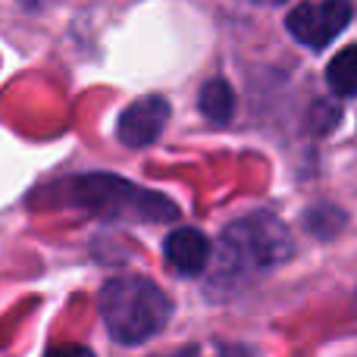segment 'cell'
<instances>
[{
  "instance_id": "1",
  "label": "cell",
  "mask_w": 357,
  "mask_h": 357,
  "mask_svg": "<svg viewBox=\"0 0 357 357\" xmlns=\"http://www.w3.org/2000/svg\"><path fill=\"white\" fill-rule=\"evenodd\" d=\"M54 204L75 207L107 222H176L178 207L167 195L113 173L73 176L54 188Z\"/></svg>"
},
{
  "instance_id": "2",
  "label": "cell",
  "mask_w": 357,
  "mask_h": 357,
  "mask_svg": "<svg viewBox=\"0 0 357 357\" xmlns=\"http://www.w3.org/2000/svg\"><path fill=\"white\" fill-rule=\"evenodd\" d=\"M100 317L113 342L142 345L167 329L173 301L148 276H116L100 289Z\"/></svg>"
},
{
  "instance_id": "3",
  "label": "cell",
  "mask_w": 357,
  "mask_h": 357,
  "mask_svg": "<svg viewBox=\"0 0 357 357\" xmlns=\"http://www.w3.org/2000/svg\"><path fill=\"white\" fill-rule=\"evenodd\" d=\"M291 254V235L266 210L248 213L226 226L220 238V264L226 273H260L282 264Z\"/></svg>"
},
{
  "instance_id": "4",
  "label": "cell",
  "mask_w": 357,
  "mask_h": 357,
  "mask_svg": "<svg viewBox=\"0 0 357 357\" xmlns=\"http://www.w3.org/2000/svg\"><path fill=\"white\" fill-rule=\"evenodd\" d=\"M354 10L348 0H314V3H298L285 16V29L295 41H301L310 50H323L348 29Z\"/></svg>"
},
{
  "instance_id": "5",
  "label": "cell",
  "mask_w": 357,
  "mask_h": 357,
  "mask_svg": "<svg viewBox=\"0 0 357 357\" xmlns=\"http://www.w3.org/2000/svg\"><path fill=\"white\" fill-rule=\"evenodd\" d=\"M169 123V104L160 94H151V98L135 100L132 107H126L123 116L116 123V138L126 148H148L157 138L163 135Z\"/></svg>"
},
{
  "instance_id": "6",
  "label": "cell",
  "mask_w": 357,
  "mask_h": 357,
  "mask_svg": "<svg viewBox=\"0 0 357 357\" xmlns=\"http://www.w3.org/2000/svg\"><path fill=\"white\" fill-rule=\"evenodd\" d=\"M163 254L173 270L185 273V276H197L210 260V241L197 229H173L163 241Z\"/></svg>"
},
{
  "instance_id": "7",
  "label": "cell",
  "mask_w": 357,
  "mask_h": 357,
  "mask_svg": "<svg viewBox=\"0 0 357 357\" xmlns=\"http://www.w3.org/2000/svg\"><path fill=\"white\" fill-rule=\"evenodd\" d=\"M197 104H201V113L210 119V123L226 126L229 119H232V113H235V94H232V88H229V82L210 79L207 85L201 88Z\"/></svg>"
},
{
  "instance_id": "8",
  "label": "cell",
  "mask_w": 357,
  "mask_h": 357,
  "mask_svg": "<svg viewBox=\"0 0 357 357\" xmlns=\"http://www.w3.org/2000/svg\"><path fill=\"white\" fill-rule=\"evenodd\" d=\"M326 82L333 88V94L351 98L357 88V50L354 47H345L339 56H333V63L326 66Z\"/></svg>"
},
{
  "instance_id": "9",
  "label": "cell",
  "mask_w": 357,
  "mask_h": 357,
  "mask_svg": "<svg viewBox=\"0 0 357 357\" xmlns=\"http://www.w3.org/2000/svg\"><path fill=\"white\" fill-rule=\"evenodd\" d=\"M304 222H307L310 232H317L320 238H329V235H333L329 222H333V226L339 229L342 222H345V213H339L335 207H326V204H323V207H314V210H310V213L304 216Z\"/></svg>"
},
{
  "instance_id": "10",
  "label": "cell",
  "mask_w": 357,
  "mask_h": 357,
  "mask_svg": "<svg viewBox=\"0 0 357 357\" xmlns=\"http://www.w3.org/2000/svg\"><path fill=\"white\" fill-rule=\"evenodd\" d=\"M342 110L335 104H329V100H317L314 110H310V126H314V132H329L335 123H339Z\"/></svg>"
},
{
  "instance_id": "11",
  "label": "cell",
  "mask_w": 357,
  "mask_h": 357,
  "mask_svg": "<svg viewBox=\"0 0 357 357\" xmlns=\"http://www.w3.org/2000/svg\"><path fill=\"white\" fill-rule=\"evenodd\" d=\"M44 357H94V354L82 345H56V348H47Z\"/></svg>"
},
{
  "instance_id": "12",
  "label": "cell",
  "mask_w": 357,
  "mask_h": 357,
  "mask_svg": "<svg viewBox=\"0 0 357 357\" xmlns=\"http://www.w3.org/2000/svg\"><path fill=\"white\" fill-rule=\"evenodd\" d=\"M264 3H282V0H264Z\"/></svg>"
}]
</instances>
